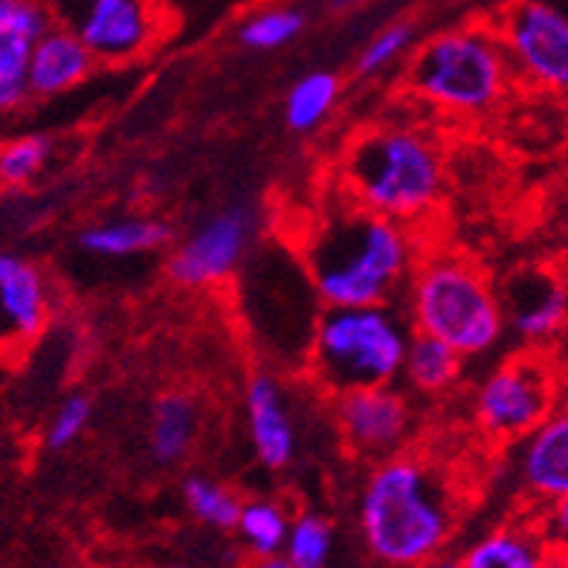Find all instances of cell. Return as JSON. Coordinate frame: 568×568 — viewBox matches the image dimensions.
I'll list each match as a JSON object with an SVG mask.
<instances>
[{
	"label": "cell",
	"mask_w": 568,
	"mask_h": 568,
	"mask_svg": "<svg viewBox=\"0 0 568 568\" xmlns=\"http://www.w3.org/2000/svg\"><path fill=\"white\" fill-rule=\"evenodd\" d=\"M420 247L415 226L366 210L343 189L307 221L296 241L322 307L395 305Z\"/></svg>",
	"instance_id": "obj_1"
},
{
	"label": "cell",
	"mask_w": 568,
	"mask_h": 568,
	"mask_svg": "<svg viewBox=\"0 0 568 568\" xmlns=\"http://www.w3.org/2000/svg\"><path fill=\"white\" fill-rule=\"evenodd\" d=\"M462 519L449 473L420 453L374 462L357 499L359 537L386 568H418L447 551Z\"/></svg>",
	"instance_id": "obj_2"
},
{
	"label": "cell",
	"mask_w": 568,
	"mask_h": 568,
	"mask_svg": "<svg viewBox=\"0 0 568 568\" xmlns=\"http://www.w3.org/2000/svg\"><path fill=\"white\" fill-rule=\"evenodd\" d=\"M447 183L444 151L426 128L381 122L359 131L339 160V189L366 210L418 230Z\"/></svg>",
	"instance_id": "obj_3"
},
{
	"label": "cell",
	"mask_w": 568,
	"mask_h": 568,
	"mask_svg": "<svg viewBox=\"0 0 568 568\" xmlns=\"http://www.w3.org/2000/svg\"><path fill=\"white\" fill-rule=\"evenodd\" d=\"M400 302L415 334L444 339L464 359L494 352L508 331L494 278L449 247H420Z\"/></svg>",
	"instance_id": "obj_4"
},
{
	"label": "cell",
	"mask_w": 568,
	"mask_h": 568,
	"mask_svg": "<svg viewBox=\"0 0 568 568\" xmlns=\"http://www.w3.org/2000/svg\"><path fill=\"white\" fill-rule=\"evenodd\" d=\"M516 75L499 30L464 23L429 36L406 61L404 88L449 120H481L508 99Z\"/></svg>",
	"instance_id": "obj_5"
},
{
	"label": "cell",
	"mask_w": 568,
	"mask_h": 568,
	"mask_svg": "<svg viewBox=\"0 0 568 568\" xmlns=\"http://www.w3.org/2000/svg\"><path fill=\"white\" fill-rule=\"evenodd\" d=\"M412 325L395 305L322 307L305 374L325 397L400 381Z\"/></svg>",
	"instance_id": "obj_6"
},
{
	"label": "cell",
	"mask_w": 568,
	"mask_h": 568,
	"mask_svg": "<svg viewBox=\"0 0 568 568\" xmlns=\"http://www.w3.org/2000/svg\"><path fill=\"white\" fill-rule=\"evenodd\" d=\"M560 404V386L551 363L539 352L514 354L476 383L473 426L487 444L514 447L534 433Z\"/></svg>",
	"instance_id": "obj_7"
},
{
	"label": "cell",
	"mask_w": 568,
	"mask_h": 568,
	"mask_svg": "<svg viewBox=\"0 0 568 568\" xmlns=\"http://www.w3.org/2000/svg\"><path fill=\"white\" fill-rule=\"evenodd\" d=\"M516 82L568 99V16L546 0H516L499 21Z\"/></svg>",
	"instance_id": "obj_8"
},
{
	"label": "cell",
	"mask_w": 568,
	"mask_h": 568,
	"mask_svg": "<svg viewBox=\"0 0 568 568\" xmlns=\"http://www.w3.org/2000/svg\"><path fill=\"white\" fill-rule=\"evenodd\" d=\"M258 235V212L250 203H230L212 212L169 255V278L186 291H210L235 276Z\"/></svg>",
	"instance_id": "obj_9"
},
{
	"label": "cell",
	"mask_w": 568,
	"mask_h": 568,
	"mask_svg": "<svg viewBox=\"0 0 568 568\" xmlns=\"http://www.w3.org/2000/svg\"><path fill=\"white\" fill-rule=\"evenodd\" d=\"M99 64H131L165 36L163 0H79L61 12Z\"/></svg>",
	"instance_id": "obj_10"
},
{
	"label": "cell",
	"mask_w": 568,
	"mask_h": 568,
	"mask_svg": "<svg viewBox=\"0 0 568 568\" xmlns=\"http://www.w3.org/2000/svg\"><path fill=\"white\" fill-rule=\"evenodd\" d=\"M331 400L337 433L352 456L374 464L409 449L418 420L409 395L395 383L345 392Z\"/></svg>",
	"instance_id": "obj_11"
},
{
	"label": "cell",
	"mask_w": 568,
	"mask_h": 568,
	"mask_svg": "<svg viewBox=\"0 0 568 568\" xmlns=\"http://www.w3.org/2000/svg\"><path fill=\"white\" fill-rule=\"evenodd\" d=\"M508 328L525 345L539 348L568 328V278L546 264L514 270L499 287Z\"/></svg>",
	"instance_id": "obj_12"
},
{
	"label": "cell",
	"mask_w": 568,
	"mask_h": 568,
	"mask_svg": "<svg viewBox=\"0 0 568 568\" xmlns=\"http://www.w3.org/2000/svg\"><path fill=\"white\" fill-rule=\"evenodd\" d=\"M514 479L528 510L568 496V400L514 444Z\"/></svg>",
	"instance_id": "obj_13"
},
{
	"label": "cell",
	"mask_w": 568,
	"mask_h": 568,
	"mask_svg": "<svg viewBox=\"0 0 568 568\" xmlns=\"http://www.w3.org/2000/svg\"><path fill=\"white\" fill-rule=\"evenodd\" d=\"M244 412L255 458L273 473L287 470L300 453V426L276 374L262 368L250 377L244 389Z\"/></svg>",
	"instance_id": "obj_14"
},
{
	"label": "cell",
	"mask_w": 568,
	"mask_h": 568,
	"mask_svg": "<svg viewBox=\"0 0 568 568\" xmlns=\"http://www.w3.org/2000/svg\"><path fill=\"white\" fill-rule=\"evenodd\" d=\"M53 314L50 284L32 262L0 253V345L23 348L36 343Z\"/></svg>",
	"instance_id": "obj_15"
},
{
	"label": "cell",
	"mask_w": 568,
	"mask_h": 568,
	"mask_svg": "<svg viewBox=\"0 0 568 568\" xmlns=\"http://www.w3.org/2000/svg\"><path fill=\"white\" fill-rule=\"evenodd\" d=\"M99 61L70 23L59 21L30 50V93L38 99L59 97L79 88Z\"/></svg>",
	"instance_id": "obj_16"
},
{
	"label": "cell",
	"mask_w": 568,
	"mask_h": 568,
	"mask_svg": "<svg viewBox=\"0 0 568 568\" xmlns=\"http://www.w3.org/2000/svg\"><path fill=\"white\" fill-rule=\"evenodd\" d=\"M551 546L542 537L537 516L528 510L519 519L501 523L473 539L458 557L462 568H539Z\"/></svg>",
	"instance_id": "obj_17"
},
{
	"label": "cell",
	"mask_w": 568,
	"mask_h": 568,
	"mask_svg": "<svg viewBox=\"0 0 568 568\" xmlns=\"http://www.w3.org/2000/svg\"><path fill=\"white\" fill-rule=\"evenodd\" d=\"M201 429L197 400L186 392H165L151 409L149 453L158 464H178L192 453Z\"/></svg>",
	"instance_id": "obj_18"
},
{
	"label": "cell",
	"mask_w": 568,
	"mask_h": 568,
	"mask_svg": "<svg viewBox=\"0 0 568 568\" xmlns=\"http://www.w3.org/2000/svg\"><path fill=\"white\" fill-rule=\"evenodd\" d=\"M462 374L464 357L453 345L429 337V334H412L404 372H400L406 389L424 397H442L456 389Z\"/></svg>",
	"instance_id": "obj_19"
},
{
	"label": "cell",
	"mask_w": 568,
	"mask_h": 568,
	"mask_svg": "<svg viewBox=\"0 0 568 568\" xmlns=\"http://www.w3.org/2000/svg\"><path fill=\"white\" fill-rule=\"evenodd\" d=\"M172 239L174 230L160 217H125V221L88 226L79 235V244H82V250L102 255V258H128V255L169 247Z\"/></svg>",
	"instance_id": "obj_20"
},
{
	"label": "cell",
	"mask_w": 568,
	"mask_h": 568,
	"mask_svg": "<svg viewBox=\"0 0 568 568\" xmlns=\"http://www.w3.org/2000/svg\"><path fill=\"white\" fill-rule=\"evenodd\" d=\"M343 82L334 70H311L284 97V122L293 134H314L339 105Z\"/></svg>",
	"instance_id": "obj_21"
},
{
	"label": "cell",
	"mask_w": 568,
	"mask_h": 568,
	"mask_svg": "<svg viewBox=\"0 0 568 568\" xmlns=\"http://www.w3.org/2000/svg\"><path fill=\"white\" fill-rule=\"evenodd\" d=\"M293 516L287 514L282 501L273 499H250L244 501L241 508L239 531L241 542L247 546V551L253 557H267V554L284 551V542H287V531H291Z\"/></svg>",
	"instance_id": "obj_22"
},
{
	"label": "cell",
	"mask_w": 568,
	"mask_h": 568,
	"mask_svg": "<svg viewBox=\"0 0 568 568\" xmlns=\"http://www.w3.org/2000/svg\"><path fill=\"white\" fill-rule=\"evenodd\" d=\"M305 12L300 7H267L244 18L239 27V41L241 47H247L253 53H273L282 47L293 44L296 38L305 32Z\"/></svg>",
	"instance_id": "obj_23"
},
{
	"label": "cell",
	"mask_w": 568,
	"mask_h": 568,
	"mask_svg": "<svg viewBox=\"0 0 568 568\" xmlns=\"http://www.w3.org/2000/svg\"><path fill=\"white\" fill-rule=\"evenodd\" d=\"M183 501L197 523L217 528V531H235L241 508H244V501L235 496V490L210 476H189L183 481Z\"/></svg>",
	"instance_id": "obj_24"
},
{
	"label": "cell",
	"mask_w": 568,
	"mask_h": 568,
	"mask_svg": "<svg viewBox=\"0 0 568 568\" xmlns=\"http://www.w3.org/2000/svg\"><path fill=\"white\" fill-rule=\"evenodd\" d=\"M415 41H418V27L412 21H395L389 27H383L359 50L357 61H354V73L359 79H377L381 73L395 68L397 61L409 59L412 50H415Z\"/></svg>",
	"instance_id": "obj_25"
},
{
	"label": "cell",
	"mask_w": 568,
	"mask_h": 568,
	"mask_svg": "<svg viewBox=\"0 0 568 568\" xmlns=\"http://www.w3.org/2000/svg\"><path fill=\"white\" fill-rule=\"evenodd\" d=\"M331 548H334V525L322 514L305 510V514L293 516L284 554L291 557L296 568H325L331 560Z\"/></svg>",
	"instance_id": "obj_26"
},
{
	"label": "cell",
	"mask_w": 568,
	"mask_h": 568,
	"mask_svg": "<svg viewBox=\"0 0 568 568\" xmlns=\"http://www.w3.org/2000/svg\"><path fill=\"white\" fill-rule=\"evenodd\" d=\"M32 41L0 30V111H18L30 93Z\"/></svg>",
	"instance_id": "obj_27"
},
{
	"label": "cell",
	"mask_w": 568,
	"mask_h": 568,
	"mask_svg": "<svg viewBox=\"0 0 568 568\" xmlns=\"http://www.w3.org/2000/svg\"><path fill=\"white\" fill-rule=\"evenodd\" d=\"M53 154V142L41 134H27L0 145V186H27L44 172Z\"/></svg>",
	"instance_id": "obj_28"
},
{
	"label": "cell",
	"mask_w": 568,
	"mask_h": 568,
	"mask_svg": "<svg viewBox=\"0 0 568 568\" xmlns=\"http://www.w3.org/2000/svg\"><path fill=\"white\" fill-rule=\"evenodd\" d=\"M59 23L53 0H0V30L36 41Z\"/></svg>",
	"instance_id": "obj_29"
},
{
	"label": "cell",
	"mask_w": 568,
	"mask_h": 568,
	"mask_svg": "<svg viewBox=\"0 0 568 568\" xmlns=\"http://www.w3.org/2000/svg\"><path fill=\"white\" fill-rule=\"evenodd\" d=\"M90 412H93V406H90L88 397L70 395L68 400L55 409L53 420H50V426H47V435H44L47 447L68 449L70 444H73L84 429H88Z\"/></svg>",
	"instance_id": "obj_30"
},
{
	"label": "cell",
	"mask_w": 568,
	"mask_h": 568,
	"mask_svg": "<svg viewBox=\"0 0 568 568\" xmlns=\"http://www.w3.org/2000/svg\"><path fill=\"white\" fill-rule=\"evenodd\" d=\"M531 514L537 516V523L539 528H542V537L548 539V546L568 551V496L551 501L546 508L531 510Z\"/></svg>",
	"instance_id": "obj_31"
},
{
	"label": "cell",
	"mask_w": 568,
	"mask_h": 568,
	"mask_svg": "<svg viewBox=\"0 0 568 568\" xmlns=\"http://www.w3.org/2000/svg\"><path fill=\"white\" fill-rule=\"evenodd\" d=\"M253 568H296L291 562V557L284 551L267 554V557H253Z\"/></svg>",
	"instance_id": "obj_32"
},
{
	"label": "cell",
	"mask_w": 568,
	"mask_h": 568,
	"mask_svg": "<svg viewBox=\"0 0 568 568\" xmlns=\"http://www.w3.org/2000/svg\"><path fill=\"white\" fill-rule=\"evenodd\" d=\"M539 568H568V551H562V548H551Z\"/></svg>",
	"instance_id": "obj_33"
},
{
	"label": "cell",
	"mask_w": 568,
	"mask_h": 568,
	"mask_svg": "<svg viewBox=\"0 0 568 568\" xmlns=\"http://www.w3.org/2000/svg\"><path fill=\"white\" fill-rule=\"evenodd\" d=\"M418 568H462V562H458V557H447V554H442V557H435V560L424 562V566Z\"/></svg>",
	"instance_id": "obj_34"
},
{
	"label": "cell",
	"mask_w": 568,
	"mask_h": 568,
	"mask_svg": "<svg viewBox=\"0 0 568 568\" xmlns=\"http://www.w3.org/2000/svg\"><path fill=\"white\" fill-rule=\"evenodd\" d=\"M331 3H334L337 9H354V7H359L363 0H331Z\"/></svg>",
	"instance_id": "obj_35"
},
{
	"label": "cell",
	"mask_w": 568,
	"mask_h": 568,
	"mask_svg": "<svg viewBox=\"0 0 568 568\" xmlns=\"http://www.w3.org/2000/svg\"><path fill=\"white\" fill-rule=\"evenodd\" d=\"M73 3H79V0H53V7H55V16H61L64 9L73 7Z\"/></svg>",
	"instance_id": "obj_36"
}]
</instances>
